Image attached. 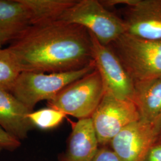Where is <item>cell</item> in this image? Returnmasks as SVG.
<instances>
[{"instance_id": "6da1fadb", "label": "cell", "mask_w": 161, "mask_h": 161, "mask_svg": "<svg viewBox=\"0 0 161 161\" xmlns=\"http://www.w3.org/2000/svg\"><path fill=\"white\" fill-rule=\"evenodd\" d=\"M7 49L21 72H69L94 62L90 32L59 20L31 26Z\"/></svg>"}, {"instance_id": "7a4b0ae2", "label": "cell", "mask_w": 161, "mask_h": 161, "mask_svg": "<svg viewBox=\"0 0 161 161\" xmlns=\"http://www.w3.org/2000/svg\"><path fill=\"white\" fill-rule=\"evenodd\" d=\"M109 46L134 82L161 77V40L142 39L124 33Z\"/></svg>"}, {"instance_id": "3957f363", "label": "cell", "mask_w": 161, "mask_h": 161, "mask_svg": "<svg viewBox=\"0 0 161 161\" xmlns=\"http://www.w3.org/2000/svg\"><path fill=\"white\" fill-rule=\"evenodd\" d=\"M96 69L94 62L82 69L57 73L22 72L10 92L28 109L34 111L41 101L51 100L71 83Z\"/></svg>"}, {"instance_id": "277c9868", "label": "cell", "mask_w": 161, "mask_h": 161, "mask_svg": "<svg viewBox=\"0 0 161 161\" xmlns=\"http://www.w3.org/2000/svg\"><path fill=\"white\" fill-rule=\"evenodd\" d=\"M59 20L84 27L104 46H109L126 32L121 17L97 0H76Z\"/></svg>"}, {"instance_id": "5b68a950", "label": "cell", "mask_w": 161, "mask_h": 161, "mask_svg": "<svg viewBox=\"0 0 161 161\" xmlns=\"http://www.w3.org/2000/svg\"><path fill=\"white\" fill-rule=\"evenodd\" d=\"M104 94L103 81L95 69L66 86L47 102L48 106L78 119L88 118L92 117Z\"/></svg>"}, {"instance_id": "8992f818", "label": "cell", "mask_w": 161, "mask_h": 161, "mask_svg": "<svg viewBox=\"0 0 161 161\" xmlns=\"http://www.w3.org/2000/svg\"><path fill=\"white\" fill-rule=\"evenodd\" d=\"M99 144L110 143L127 125L140 119L131 100H121L105 93L92 117Z\"/></svg>"}, {"instance_id": "52a82bcc", "label": "cell", "mask_w": 161, "mask_h": 161, "mask_svg": "<svg viewBox=\"0 0 161 161\" xmlns=\"http://www.w3.org/2000/svg\"><path fill=\"white\" fill-rule=\"evenodd\" d=\"M90 34L93 61L103 81L104 92L121 100L132 101L134 82L120 60L109 46L101 44Z\"/></svg>"}, {"instance_id": "ba28073f", "label": "cell", "mask_w": 161, "mask_h": 161, "mask_svg": "<svg viewBox=\"0 0 161 161\" xmlns=\"http://www.w3.org/2000/svg\"><path fill=\"white\" fill-rule=\"evenodd\" d=\"M121 18L128 34L161 40V0H130Z\"/></svg>"}, {"instance_id": "9c48e42d", "label": "cell", "mask_w": 161, "mask_h": 161, "mask_svg": "<svg viewBox=\"0 0 161 161\" xmlns=\"http://www.w3.org/2000/svg\"><path fill=\"white\" fill-rule=\"evenodd\" d=\"M155 140L152 126L140 119L122 129L110 144L121 161H144Z\"/></svg>"}, {"instance_id": "30bf717a", "label": "cell", "mask_w": 161, "mask_h": 161, "mask_svg": "<svg viewBox=\"0 0 161 161\" xmlns=\"http://www.w3.org/2000/svg\"><path fill=\"white\" fill-rule=\"evenodd\" d=\"M28 109L9 92L0 89V127L19 140L27 138L34 128Z\"/></svg>"}, {"instance_id": "8fae6325", "label": "cell", "mask_w": 161, "mask_h": 161, "mask_svg": "<svg viewBox=\"0 0 161 161\" xmlns=\"http://www.w3.org/2000/svg\"><path fill=\"white\" fill-rule=\"evenodd\" d=\"M98 144L92 118L78 119L72 127L63 161H92Z\"/></svg>"}, {"instance_id": "7c38bea8", "label": "cell", "mask_w": 161, "mask_h": 161, "mask_svg": "<svg viewBox=\"0 0 161 161\" xmlns=\"http://www.w3.org/2000/svg\"><path fill=\"white\" fill-rule=\"evenodd\" d=\"M31 26L30 13L22 0H0V41L2 44L16 40Z\"/></svg>"}, {"instance_id": "4fadbf2b", "label": "cell", "mask_w": 161, "mask_h": 161, "mask_svg": "<svg viewBox=\"0 0 161 161\" xmlns=\"http://www.w3.org/2000/svg\"><path fill=\"white\" fill-rule=\"evenodd\" d=\"M132 102L137 108L140 120L152 126L161 114V77L134 82Z\"/></svg>"}, {"instance_id": "5bb4252c", "label": "cell", "mask_w": 161, "mask_h": 161, "mask_svg": "<svg viewBox=\"0 0 161 161\" xmlns=\"http://www.w3.org/2000/svg\"><path fill=\"white\" fill-rule=\"evenodd\" d=\"M29 10L32 25L58 20L76 0H22Z\"/></svg>"}, {"instance_id": "9a60e30c", "label": "cell", "mask_w": 161, "mask_h": 161, "mask_svg": "<svg viewBox=\"0 0 161 161\" xmlns=\"http://www.w3.org/2000/svg\"><path fill=\"white\" fill-rule=\"evenodd\" d=\"M20 73L7 48L0 49V89L10 92Z\"/></svg>"}, {"instance_id": "2e32d148", "label": "cell", "mask_w": 161, "mask_h": 161, "mask_svg": "<svg viewBox=\"0 0 161 161\" xmlns=\"http://www.w3.org/2000/svg\"><path fill=\"white\" fill-rule=\"evenodd\" d=\"M66 115L62 112L51 108L32 111L28 115L34 127L42 130H49L59 125Z\"/></svg>"}, {"instance_id": "e0dca14e", "label": "cell", "mask_w": 161, "mask_h": 161, "mask_svg": "<svg viewBox=\"0 0 161 161\" xmlns=\"http://www.w3.org/2000/svg\"><path fill=\"white\" fill-rule=\"evenodd\" d=\"M20 141L13 137L0 127V150H14L20 147Z\"/></svg>"}, {"instance_id": "ac0fdd59", "label": "cell", "mask_w": 161, "mask_h": 161, "mask_svg": "<svg viewBox=\"0 0 161 161\" xmlns=\"http://www.w3.org/2000/svg\"><path fill=\"white\" fill-rule=\"evenodd\" d=\"M92 161H121L112 149L102 147L98 148Z\"/></svg>"}, {"instance_id": "d6986e66", "label": "cell", "mask_w": 161, "mask_h": 161, "mask_svg": "<svg viewBox=\"0 0 161 161\" xmlns=\"http://www.w3.org/2000/svg\"><path fill=\"white\" fill-rule=\"evenodd\" d=\"M144 161H161V144H152Z\"/></svg>"}, {"instance_id": "ffe728a7", "label": "cell", "mask_w": 161, "mask_h": 161, "mask_svg": "<svg viewBox=\"0 0 161 161\" xmlns=\"http://www.w3.org/2000/svg\"><path fill=\"white\" fill-rule=\"evenodd\" d=\"M152 131L156 138L161 134V114L152 125Z\"/></svg>"}, {"instance_id": "44dd1931", "label": "cell", "mask_w": 161, "mask_h": 161, "mask_svg": "<svg viewBox=\"0 0 161 161\" xmlns=\"http://www.w3.org/2000/svg\"><path fill=\"white\" fill-rule=\"evenodd\" d=\"M2 43H1V41H0V49H1V46H2Z\"/></svg>"}]
</instances>
